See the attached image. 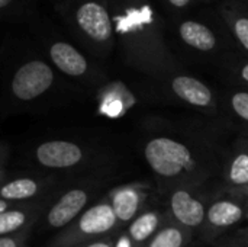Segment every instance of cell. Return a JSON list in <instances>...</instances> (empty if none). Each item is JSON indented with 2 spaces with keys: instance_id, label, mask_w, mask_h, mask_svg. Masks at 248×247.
<instances>
[{
  "instance_id": "7a4b0ae2",
  "label": "cell",
  "mask_w": 248,
  "mask_h": 247,
  "mask_svg": "<svg viewBox=\"0 0 248 247\" xmlns=\"http://www.w3.org/2000/svg\"><path fill=\"white\" fill-rule=\"evenodd\" d=\"M142 154L161 194L180 185L208 183L217 173H222L224 166L208 143L170 134L148 137Z\"/></svg>"
},
{
  "instance_id": "ac0fdd59",
  "label": "cell",
  "mask_w": 248,
  "mask_h": 247,
  "mask_svg": "<svg viewBox=\"0 0 248 247\" xmlns=\"http://www.w3.org/2000/svg\"><path fill=\"white\" fill-rule=\"evenodd\" d=\"M39 10V0H0V19L9 25H26Z\"/></svg>"
},
{
  "instance_id": "484cf974",
  "label": "cell",
  "mask_w": 248,
  "mask_h": 247,
  "mask_svg": "<svg viewBox=\"0 0 248 247\" xmlns=\"http://www.w3.org/2000/svg\"><path fill=\"white\" fill-rule=\"evenodd\" d=\"M244 223H246V227H244V230H241V234H243V239H244V246L248 247V214Z\"/></svg>"
},
{
  "instance_id": "4316f807",
  "label": "cell",
  "mask_w": 248,
  "mask_h": 247,
  "mask_svg": "<svg viewBox=\"0 0 248 247\" xmlns=\"http://www.w3.org/2000/svg\"><path fill=\"white\" fill-rule=\"evenodd\" d=\"M203 1H205L206 6H214V4H217L219 1H224V0H203Z\"/></svg>"
},
{
  "instance_id": "9a60e30c",
  "label": "cell",
  "mask_w": 248,
  "mask_h": 247,
  "mask_svg": "<svg viewBox=\"0 0 248 247\" xmlns=\"http://www.w3.org/2000/svg\"><path fill=\"white\" fill-rule=\"evenodd\" d=\"M214 9L225 23L238 54L248 57V1L224 0Z\"/></svg>"
},
{
  "instance_id": "2e32d148",
  "label": "cell",
  "mask_w": 248,
  "mask_h": 247,
  "mask_svg": "<svg viewBox=\"0 0 248 247\" xmlns=\"http://www.w3.org/2000/svg\"><path fill=\"white\" fill-rule=\"evenodd\" d=\"M167 220V210L148 207L125 229L124 237H119V242L125 243L124 247H145Z\"/></svg>"
},
{
  "instance_id": "603a6c76",
  "label": "cell",
  "mask_w": 248,
  "mask_h": 247,
  "mask_svg": "<svg viewBox=\"0 0 248 247\" xmlns=\"http://www.w3.org/2000/svg\"><path fill=\"white\" fill-rule=\"evenodd\" d=\"M33 230H25L15 234H7L0 237V247H28L29 237Z\"/></svg>"
},
{
  "instance_id": "6da1fadb",
  "label": "cell",
  "mask_w": 248,
  "mask_h": 247,
  "mask_svg": "<svg viewBox=\"0 0 248 247\" xmlns=\"http://www.w3.org/2000/svg\"><path fill=\"white\" fill-rule=\"evenodd\" d=\"M116 51L125 66L154 82L186 70L166 38V17L153 0H109Z\"/></svg>"
},
{
  "instance_id": "277c9868",
  "label": "cell",
  "mask_w": 248,
  "mask_h": 247,
  "mask_svg": "<svg viewBox=\"0 0 248 247\" xmlns=\"http://www.w3.org/2000/svg\"><path fill=\"white\" fill-rule=\"evenodd\" d=\"M25 26L48 61L68 80L97 89L109 80L103 64L76 44L52 15L39 10Z\"/></svg>"
},
{
  "instance_id": "52a82bcc",
  "label": "cell",
  "mask_w": 248,
  "mask_h": 247,
  "mask_svg": "<svg viewBox=\"0 0 248 247\" xmlns=\"http://www.w3.org/2000/svg\"><path fill=\"white\" fill-rule=\"evenodd\" d=\"M103 183L100 181H83L67 189H60L49 201L42 218V229L61 231L78 218L97 199Z\"/></svg>"
},
{
  "instance_id": "8992f818",
  "label": "cell",
  "mask_w": 248,
  "mask_h": 247,
  "mask_svg": "<svg viewBox=\"0 0 248 247\" xmlns=\"http://www.w3.org/2000/svg\"><path fill=\"white\" fill-rule=\"evenodd\" d=\"M119 231L115 211L105 197L92 204L70 226L58 231L46 247H77Z\"/></svg>"
},
{
  "instance_id": "5bb4252c",
  "label": "cell",
  "mask_w": 248,
  "mask_h": 247,
  "mask_svg": "<svg viewBox=\"0 0 248 247\" xmlns=\"http://www.w3.org/2000/svg\"><path fill=\"white\" fill-rule=\"evenodd\" d=\"M54 195L41 201L19 204H7L0 201V234L7 236L25 230H33L41 221Z\"/></svg>"
},
{
  "instance_id": "ba28073f",
  "label": "cell",
  "mask_w": 248,
  "mask_h": 247,
  "mask_svg": "<svg viewBox=\"0 0 248 247\" xmlns=\"http://www.w3.org/2000/svg\"><path fill=\"white\" fill-rule=\"evenodd\" d=\"M248 214V192L232 191L225 186L215 189L209 204L201 237L205 243H214L246 221Z\"/></svg>"
},
{
  "instance_id": "44dd1931",
  "label": "cell",
  "mask_w": 248,
  "mask_h": 247,
  "mask_svg": "<svg viewBox=\"0 0 248 247\" xmlns=\"http://www.w3.org/2000/svg\"><path fill=\"white\" fill-rule=\"evenodd\" d=\"M227 109L248 128V89L230 86L224 93Z\"/></svg>"
},
{
  "instance_id": "cb8c5ba5",
  "label": "cell",
  "mask_w": 248,
  "mask_h": 247,
  "mask_svg": "<svg viewBox=\"0 0 248 247\" xmlns=\"http://www.w3.org/2000/svg\"><path fill=\"white\" fill-rule=\"evenodd\" d=\"M215 247H246L244 246V239L241 231L235 233V234H230V236H224L221 239V242Z\"/></svg>"
},
{
  "instance_id": "d4e9b609",
  "label": "cell",
  "mask_w": 248,
  "mask_h": 247,
  "mask_svg": "<svg viewBox=\"0 0 248 247\" xmlns=\"http://www.w3.org/2000/svg\"><path fill=\"white\" fill-rule=\"evenodd\" d=\"M118 240H119V234L116 233V234H112V236H108V237H103V239H99V240H94V242H90V243L77 247H118Z\"/></svg>"
},
{
  "instance_id": "ffe728a7",
  "label": "cell",
  "mask_w": 248,
  "mask_h": 247,
  "mask_svg": "<svg viewBox=\"0 0 248 247\" xmlns=\"http://www.w3.org/2000/svg\"><path fill=\"white\" fill-rule=\"evenodd\" d=\"M218 70L221 77L230 86L248 89V57L235 54L228 61H225Z\"/></svg>"
},
{
  "instance_id": "3957f363",
  "label": "cell",
  "mask_w": 248,
  "mask_h": 247,
  "mask_svg": "<svg viewBox=\"0 0 248 247\" xmlns=\"http://www.w3.org/2000/svg\"><path fill=\"white\" fill-rule=\"evenodd\" d=\"M166 38L182 64L189 60L219 68L232 55L238 54L214 6H202L186 16L166 20Z\"/></svg>"
},
{
  "instance_id": "9c48e42d",
  "label": "cell",
  "mask_w": 248,
  "mask_h": 247,
  "mask_svg": "<svg viewBox=\"0 0 248 247\" xmlns=\"http://www.w3.org/2000/svg\"><path fill=\"white\" fill-rule=\"evenodd\" d=\"M214 192L215 189H209L208 183H189L173 188L166 194L169 217L193 234L201 233Z\"/></svg>"
},
{
  "instance_id": "8fae6325",
  "label": "cell",
  "mask_w": 248,
  "mask_h": 247,
  "mask_svg": "<svg viewBox=\"0 0 248 247\" xmlns=\"http://www.w3.org/2000/svg\"><path fill=\"white\" fill-rule=\"evenodd\" d=\"M31 156L41 169L58 173L86 169L94 160V153L89 147L68 140L44 141L32 150Z\"/></svg>"
},
{
  "instance_id": "7c38bea8",
  "label": "cell",
  "mask_w": 248,
  "mask_h": 247,
  "mask_svg": "<svg viewBox=\"0 0 248 247\" xmlns=\"http://www.w3.org/2000/svg\"><path fill=\"white\" fill-rule=\"evenodd\" d=\"M60 189V181L54 175H22L1 183L0 201L7 204L41 201Z\"/></svg>"
},
{
  "instance_id": "4fadbf2b",
  "label": "cell",
  "mask_w": 248,
  "mask_h": 247,
  "mask_svg": "<svg viewBox=\"0 0 248 247\" xmlns=\"http://www.w3.org/2000/svg\"><path fill=\"white\" fill-rule=\"evenodd\" d=\"M151 186L145 182H132L112 188L106 198L109 199L119 230L126 229L141 213H144L150 205Z\"/></svg>"
},
{
  "instance_id": "83f0119b",
  "label": "cell",
  "mask_w": 248,
  "mask_h": 247,
  "mask_svg": "<svg viewBox=\"0 0 248 247\" xmlns=\"http://www.w3.org/2000/svg\"><path fill=\"white\" fill-rule=\"evenodd\" d=\"M246 1H248V0H246Z\"/></svg>"
},
{
  "instance_id": "7402d4cb",
  "label": "cell",
  "mask_w": 248,
  "mask_h": 247,
  "mask_svg": "<svg viewBox=\"0 0 248 247\" xmlns=\"http://www.w3.org/2000/svg\"><path fill=\"white\" fill-rule=\"evenodd\" d=\"M160 9L166 20H173L186 16L202 6H206L203 0H153Z\"/></svg>"
},
{
  "instance_id": "d6986e66",
  "label": "cell",
  "mask_w": 248,
  "mask_h": 247,
  "mask_svg": "<svg viewBox=\"0 0 248 247\" xmlns=\"http://www.w3.org/2000/svg\"><path fill=\"white\" fill-rule=\"evenodd\" d=\"M193 233L180 227L170 217L145 247H190Z\"/></svg>"
},
{
  "instance_id": "30bf717a",
  "label": "cell",
  "mask_w": 248,
  "mask_h": 247,
  "mask_svg": "<svg viewBox=\"0 0 248 247\" xmlns=\"http://www.w3.org/2000/svg\"><path fill=\"white\" fill-rule=\"evenodd\" d=\"M157 90L166 98L203 114L217 115L219 112L215 92L203 80L187 73L179 71L163 82H155Z\"/></svg>"
},
{
  "instance_id": "5b68a950",
  "label": "cell",
  "mask_w": 248,
  "mask_h": 247,
  "mask_svg": "<svg viewBox=\"0 0 248 247\" xmlns=\"http://www.w3.org/2000/svg\"><path fill=\"white\" fill-rule=\"evenodd\" d=\"M52 16L70 38L99 63L116 51L109 0H49Z\"/></svg>"
},
{
  "instance_id": "e0dca14e",
  "label": "cell",
  "mask_w": 248,
  "mask_h": 247,
  "mask_svg": "<svg viewBox=\"0 0 248 247\" xmlns=\"http://www.w3.org/2000/svg\"><path fill=\"white\" fill-rule=\"evenodd\" d=\"M224 185L232 191L248 192V134L237 140L222 166Z\"/></svg>"
}]
</instances>
